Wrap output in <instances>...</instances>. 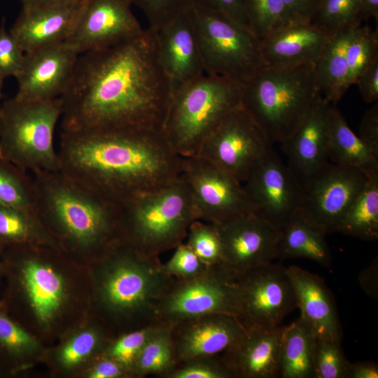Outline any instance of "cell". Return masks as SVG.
Masks as SVG:
<instances>
[{"instance_id": "1", "label": "cell", "mask_w": 378, "mask_h": 378, "mask_svg": "<svg viewBox=\"0 0 378 378\" xmlns=\"http://www.w3.org/2000/svg\"><path fill=\"white\" fill-rule=\"evenodd\" d=\"M172 97L155 29L78 56L61 96L62 130L138 127L162 130Z\"/></svg>"}, {"instance_id": "2", "label": "cell", "mask_w": 378, "mask_h": 378, "mask_svg": "<svg viewBox=\"0 0 378 378\" xmlns=\"http://www.w3.org/2000/svg\"><path fill=\"white\" fill-rule=\"evenodd\" d=\"M59 171L119 203L158 190L182 173L183 157L162 130L117 127L62 130Z\"/></svg>"}, {"instance_id": "3", "label": "cell", "mask_w": 378, "mask_h": 378, "mask_svg": "<svg viewBox=\"0 0 378 378\" xmlns=\"http://www.w3.org/2000/svg\"><path fill=\"white\" fill-rule=\"evenodd\" d=\"M1 259V300L13 318L46 346L90 316L88 266L49 244H6Z\"/></svg>"}, {"instance_id": "4", "label": "cell", "mask_w": 378, "mask_h": 378, "mask_svg": "<svg viewBox=\"0 0 378 378\" xmlns=\"http://www.w3.org/2000/svg\"><path fill=\"white\" fill-rule=\"evenodd\" d=\"M34 211L55 246L89 266L121 239V203L62 172L33 173Z\"/></svg>"}, {"instance_id": "5", "label": "cell", "mask_w": 378, "mask_h": 378, "mask_svg": "<svg viewBox=\"0 0 378 378\" xmlns=\"http://www.w3.org/2000/svg\"><path fill=\"white\" fill-rule=\"evenodd\" d=\"M90 316L113 335L158 323V309L175 278L159 256L122 239L88 266Z\"/></svg>"}, {"instance_id": "6", "label": "cell", "mask_w": 378, "mask_h": 378, "mask_svg": "<svg viewBox=\"0 0 378 378\" xmlns=\"http://www.w3.org/2000/svg\"><path fill=\"white\" fill-rule=\"evenodd\" d=\"M319 95L314 64L262 66L243 83L240 106L273 145L294 132Z\"/></svg>"}, {"instance_id": "7", "label": "cell", "mask_w": 378, "mask_h": 378, "mask_svg": "<svg viewBox=\"0 0 378 378\" xmlns=\"http://www.w3.org/2000/svg\"><path fill=\"white\" fill-rule=\"evenodd\" d=\"M195 220L190 188L181 174L161 189L121 203V239L146 254L159 256L183 243Z\"/></svg>"}, {"instance_id": "8", "label": "cell", "mask_w": 378, "mask_h": 378, "mask_svg": "<svg viewBox=\"0 0 378 378\" xmlns=\"http://www.w3.org/2000/svg\"><path fill=\"white\" fill-rule=\"evenodd\" d=\"M243 84L203 74L172 93L162 132L182 157L196 155L208 135L240 106Z\"/></svg>"}, {"instance_id": "9", "label": "cell", "mask_w": 378, "mask_h": 378, "mask_svg": "<svg viewBox=\"0 0 378 378\" xmlns=\"http://www.w3.org/2000/svg\"><path fill=\"white\" fill-rule=\"evenodd\" d=\"M61 98L43 102L15 97L0 108V159L32 173L59 170L54 134L62 114Z\"/></svg>"}, {"instance_id": "10", "label": "cell", "mask_w": 378, "mask_h": 378, "mask_svg": "<svg viewBox=\"0 0 378 378\" xmlns=\"http://www.w3.org/2000/svg\"><path fill=\"white\" fill-rule=\"evenodd\" d=\"M204 73L244 83L263 66L260 41L225 15L192 4Z\"/></svg>"}, {"instance_id": "11", "label": "cell", "mask_w": 378, "mask_h": 378, "mask_svg": "<svg viewBox=\"0 0 378 378\" xmlns=\"http://www.w3.org/2000/svg\"><path fill=\"white\" fill-rule=\"evenodd\" d=\"M234 279L221 265L192 278H175L159 304L158 321L174 326L213 314L238 317Z\"/></svg>"}, {"instance_id": "12", "label": "cell", "mask_w": 378, "mask_h": 378, "mask_svg": "<svg viewBox=\"0 0 378 378\" xmlns=\"http://www.w3.org/2000/svg\"><path fill=\"white\" fill-rule=\"evenodd\" d=\"M238 318L247 329L274 328L297 308L287 267L271 262L254 267L234 279Z\"/></svg>"}, {"instance_id": "13", "label": "cell", "mask_w": 378, "mask_h": 378, "mask_svg": "<svg viewBox=\"0 0 378 378\" xmlns=\"http://www.w3.org/2000/svg\"><path fill=\"white\" fill-rule=\"evenodd\" d=\"M242 185L251 212L278 230L302 207L303 187L272 145L256 160Z\"/></svg>"}, {"instance_id": "14", "label": "cell", "mask_w": 378, "mask_h": 378, "mask_svg": "<svg viewBox=\"0 0 378 378\" xmlns=\"http://www.w3.org/2000/svg\"><path fill=\"white\" fill-rule=\"evenodd\" d=\"M181 174L197 220L218 223L251 212L242 183L209 160L183 157Z\"/></svg>"}, {"instance_id": "15", "label": "cell", "mask_w": 378, "mask_h": 378, "mask_svg": "<svg viewBox=\"0 0 378 378\" xmlns=\"http://www.w3.org/2000/svg\"><path fill=\"white\" fill-rule=\"evenodd\" d=\"M270 145L272 144L239 106L208 135L197 155L242 183L254 162Z\"/></svg>"}, {"instance_id": "16", "label": "cell", "mask_w": 378, "mask_h": 378, "mask_svg": "<svg viewBox=\"0 0 378 378\" xmlns=\"http://www.w3.org/2000/svg\"><path fill=\"white\" fill-rule=\"evenodd\" d=\"M368 177L358 167L327 162L303 186L302 208L327 234L337 232Z\"/></svg>"}, {"instance_id": "17", "label": "cell", "mask_w": 378, "mask_h": 378, "mask_svg": "<svg viewBox=\"0 0 378 378\" xmlns=\"http://www.w3.org/2000/svg\"><path fill=\"white\" fill-rule=\"evenodd\" d=\"M214 224L222 246L221 266L233 276L277 258L279 230L253 213Z\"/></svg>"}, {"instance_id": "18", "label": "cell", "mask_w": 378, "mask_h": 378, "mask_svg": "<svg viewBox=\"0 0 378 378\" xmlns=\"http://www.w3.org/2000/svg\"><path fill=\"white\" fill-rule=\"evenodd\" d=\"M79 55L66 41L26 52L15 77L18 90L15 97L29 102L61 97L71 80Z\"/></svg>"}, {"instance_id": "19", "label": "cell", "mask_w": 378, "mask_h": 378, "mask_svg": "<svg viewBox=\"0 0 378 378\" xmlns=\"http://www.w3.org/2000/svg\"><path fill=\"white\" fill-rule=\"evenodd\" d=\"M127 0H86L66 42L79 55L111 46L139 35L144 29Z\"/></svg>"}, {"instance_id": "20", "label": "cell", "mask_w": 378, "mask_h": 378, "mask_svg": "<svg viewBox=\"0 0 378 378\" xmlns=\"http://www.w3.org/2000/svg\"><path fill=\"white\" fill-rule=\"evenodd\" d=\"M155 31L160 62L172 94L204 74L192 6Z\"/></svg>"}, {"instance_id": "21", "label": "cell", "mask_w": 378, "mask_h": 378, "mask_svg": "<svg viewBox=\"0 0 378 378\" xmlns=\"http://www.w3.org/2000/svg\"><path fill=\"white\" fill-rule=\"evenodd\" d=\"M247 332L237 316L225 314H209L176 323L172 326V337L177 363L218 356Z\"/></svg>"}, {"instance_id": "22", "label": "cell", "mask_w": 378, "mask_h": 378, "mask_svg": "<svg viewBox=\"0 0 378 378\" xmlns=\"http://www.w3.org/2000/svg\"><path fill=\"white\" fill-rule=\"evenodd\" d=\"M86 0H62L22 6L10 29L24 52L66 41L74 30Z\"/></svg>"}, {"instance_id": "23", "label": "cell", "mask_w": 378, "mask_h": 378, "mask_svg": "<svg viewBox=\"0 0 378 378\" xmlns=\"http://www.w3.org/2000/svg\"><path fill=\"white\" fill-rule=\"evenodd\" d=\"M113 337L98 320L90 316L57 342L47 346L41 364L52 378H81Z\"/></svg>"}, {"instance_id": "24", "label": "cell", "mask_w": 378, "mask_h": 378, "mask_svg": "<svg viewBox=\"0 0 378 378\" xmlns=\"http://www.w3.org/2000/svg\"><path fill=\"white\" fill-rule=\"evenodd\" d=\"M331 104L319 95L281 147L288 167L303 186L328 162V113Z\"/></svg>"}, {"instance_id": "25", "label": "cell", "mask_w": 378, "mask_h": 378, "mask_svg": "<svg viewBox=\"0 0 378 378\" xmlns=\"http://www.w3.org/2000/svg\"><path fill=\"white\" fill-rule=\"evenodd\" d=\"M284 326L249 328L246 335L219 357L238 378L279 377Z\"/></svg>"}, {"instance_id": "26", "label": "cell", "mask_w": 378, "mask_h": 378, "mask_svg": "<svg viewBox=\"0 0 378 378\" xmlns=\"http://www.w3.org/2000/svg\"><path fill=\"white\" fill-rule=\"evenodd\" d=\"M328 37L309 23H289L260 41L263 66L295 67L314 64Z\"/></svg>"}, {"instance_id": "27", "label": "cell", "mask_w": 378, "mask_h": 378, "mask_svg": "<svg viewBox=\"0 0 378 378\" xmlns=\"http://www.w3.org/2000/svg\"><path fill=\"white\" fill-rule=\"evenodd\" d=\"M292 281L300 318L316 336L342 342V330L333 295L325 281L298 266L287 267Z\"/></svg>"}, {"instance_id": "28", "label": "cell", "mask_w": 378, "mask_h": 378, "mask_svg": "<svg viewBox=\"0 0 378 378\" xmlns=\"http://www.w3.org/2000/svg\"><path fill=\"white\" fill-rule=\"evenodd\" d=\"M326 231L301 207L279 230L277 258L281 260L306 258L329 267L332 255L326 240Z\"/></svg>"}, {"instance_id": "29", "label": "cell", "mask_w": 378, "mask_h": 378, "mask_svg": "<svg viewBox=\"0 0 378 378\" xmlns=\"http://www.w3.org/2000/svg\"><path fill=\"white\" fill-rule=\"evenodd\" d=\"M9 314L0 299V370L13 377L41 364L46 349Z\"/></svg>"}, {"instance_id": "30", "label": "cell", "mask_w": 378, "mask_h": 378, "mask_svg": "<svg viewBox=\"0 0 378 378\" xmlns=\"http://www.w3.org/2000/svg\"><path fill=\"white\" fill-rule=\"evenodd\" d=\"M328 156L332 163L358 167L369 176L378 174V157L351 130L333 104L328 113Z\"/></svg>"}, {"instance_id": "31", "label": "cell", "mask_w": 378, "mask_h": 378, "mask_svg": "<svg viewBox=\"0 0 378 378\" xmlns=\"http://www.w3.org/2000/svg\"><path fill=\"white\" fill-rule=\"evenodd\" d=\"M355 27L328 37L314 64L319 94L330 104L335 105L349 88L346 48Z\"/></svg>"}, {"instance_id": "32", "label": "cell", "mask_w": 378, "mask_h": 378, "mask_svg": "<svg viewBox=\"0 0 378 378\" xmlns=\"http://www.w3.org/2000/svg\"><path fill=\"white\" fill-rule=\"evenodd\" d=\"M316 337L312 327L300 317L289 326H284L279 377L313 378Z\"/></svg>"}, {"instance_id": "33", "label": "cell", "mask_w": 378, "mask_h": 378, "mask_svg": "<svg viewBox=\"0 0 378 378\" xmlns=\"http://www.w3.org/2000/svg\"><path fill=\"white\" fill-rule=\"evenodd\" d=\"M338 232L365 241L378 239V174L368 177L345 214Z\"/></svg>"}, {"instance_id": "34", "label": "cell", "mask_w": 378, "mask_h": 378, "mask_svg": "<svg viewBox=\"0 0 378 378\" xmlns=\"http://www.w3.org/2000/svg\"><path fill=\"white\" fill-rule=\"evenodd\" d=\"M172 326L163 323L148 340L131 371V378L147 375L165 377L177 365L172 337Z\"/></svg>"}, {"instance_id": "35", "label": "cell", "mask_w": 378, "mask_h": 378, "mask_svg": "<svg viewBox=\"0 0 378 378\" xmlns=\"http://www.w3.org/2000/svg\"><path fill=\"white\" fill-rule=\"evenodd\" d=\"M0 239L6 245L38 244L55 246L34 211L2 204Z\"/></svg>"}, {"instance_id": "36", "label": "cell", "mask_w": 378, "mask_h": 378, "mask_svg": "<svg viewBox=\"0 0 378 378\" xmlns=\"http://www.w3.org/2000/svg\"><path fill=\"white\" fill-rule=\"evenodd\" d=\"M360 0H321L310 23L328 37L360 25Z\"/></svg>"}, {"instance_id": "37", "label": "cell", "mask_w": 378, "mask_h": 378, "mask_svg": "<svg viewBox=\"0 0 378 378\" xmlns=\"http://www.w3.org/2000/svg\"><path fill=\"white\" fill-rule=\"evenodd\" d=\"M0 204L34 211L32 177L29 176L27 172L1 159Z\"/></svg>"}, {"instance_id": "38", "label": "cell", "mask_w": 378, "mask_h": 378, "mask_svg": "<svg viewBox=\"0 0 378 378\" xmlns=\"http://www.w3.org/2000/svg\"><path fill=\"white\" fill-rule=\"evenodd\" d=\"M243 2L251 31L260 41L290 23L283 0H243Z\"/></svg>"}, {"instance_id": "39", "label": "cell", "mask_w": 378, "mask_h": 378, "mask_svg": "<svg viewBox=\"0 0 378 378\" xmlns=\"http://www.w3.org/2000/svg\"><path fill=\"white\" fill-rule=\"evenodd\" d=\"M163 323H155L113 337L102 355L119 363L127 370L131 378L132 369L143 347Z\"/></svg>"}, {"instance_id": "40", "label": "cell", "mask_w": 378, "mask_h": 378, "mask_svg": "<svg viewBox=\"0 0 378 378\" xmlns=\"http://www.w3.org/2000/svg\"><path fill=\"white\" fill-rule=\"evenodd\" d=\"M378 58V31L368 25L356 27L346 48L349 87L355 83L359 74Z\"/></svg>"}, {"instance_id": "41", "label": "cell", "mask_w": 378, "mask_h": 378, "mask_svg": "<svg viewBox=\"0 0 378 378\" xmlns=\"http://www.w3.org/2000/svg\"><path fill=\"white\" fill-rule=\"evenodd\" d=\"M186 238V244L206 266L222 265L220 239L214 223L194 220L188 227Z\"/></svg>"}, {"instance_id": "42", "label": "cell", "mask_w": 378, "mask_h": 378, "mask_svg": "<svg viewBox=\"0 0 378 378\" xmlns=\"http://www.w3.org/2000/svg\"><path fill=\"white\" fill-rule=\"evenodd\" d=\"M349 364L341 343L316 336L313 357V378H346Z\"/></svg>"}, {"instance_id": "43", "label": "cell", "mask_w": 378, "mask_h": 378, "mask_svg": "<svg viewBox=\"0 0 378 378\" xmlns=\"http://www.w3.org/2000/svg\"><path fill=\"white\" fill-rule=\"evenodd\" d=\"M145 15L149 27L158 30L190 8L193 0H127Z\"/></svg>"}, {"instance_id": "44", "label": "cell", "mask_w": 378, "mask_h": 378, "mask_svg": "<svg viewBox=\"0 0 378 378\" xmlns=\"http://www.w3.org/2000/svg\"><path fill=\"white\" fill-rule=\"evenodd\" d=\"M165 378H233L218 356L198 358L178 363Z\"/></svg>"}, {"instance_id": "45", "label": "cell", "mask_w": 378, "mask_h": 378, "mask_svg": "<svg viewBox=\"0 0 378 378\" xmlns=\"http://www.w3.org/2000/svg\"><path fill=\"white\" fill-rule=\"evenodd\" d=\"M163 266L169 275L176 279L196 276L209 267L183 242L175 248L173 255L167 262L163 263Z\"/></svg>"}, {"instance_id": "46", "label": "cell", "mask_w": 378, "mask_h": 378, "mask_svg": "<svg viewBox=\"0 0 378 378\" xmlns=\"http://www.w3.org/2000/svg\"><path fill=\"white\" fill-rule=\"evenodd\" d=\"M25 52L16 39L7 31L4 20L0 25V78L16 77L20 72Z\"/></svg>"}, {"instance_id": "47", "label": "cell", "mask_w": 378, "mask_h": 378, "mask_svg": "<svg viewBox=\"0 0 378 378\" xmlns=\"http://www.w3.org/2000/svg\"><path fill=\"white\" fill-rule=\"evenodd\" d=\"M193 4L219 12L252 32L243 0H193Z\"/></svg>"}, {"instance_id": "48", "label": "cell", "mask_w": 378, "mask_h": 378, "mask_svg": "<svg viewBox=\"0 0 378 378\" xmlns=\"http://www.w3.org/2000/svg\"><path fill=\"white\" fill-rule=\"evenodd\" d=\"M81 378H130L127 370L115 360L100 355L85 370Z\"/></svg>"}, {"instance_id": "49", "label": "cell", "mask_w": 378, "mask_h": 378, "mask_svg": "<svg viewBox=\"0 0 378 378\" xmlns=\"http://www.w3.org/2000/svg\"><path fill=\"white\" fill-rule=\"evenodd\" d=\"M359 138L378 157V104L365 113L358 128Z\"/></svg>"}, {"instance_id": "50", "label": "cell", "mask_w": 378, "mask_h": 378, "mask_svg": "<svg viewBox=\"0 0 378 378\" xmlns=\"http://www.w3.org/2000/svg\"><path fill=\"white\" fill-rule=\"evenodd\" d=\"M367 103L378 99V58L370 63L358 76L355 83Z\"/></svg>"}, {"instance_id": "51", "label": "cell", "mask_w": 378, "mask_h": 378, "mask_svg": "<svg viewBox=\"0 0 378 378\" xmlns=\"http://www.w3.org/2000/svg\"><path fill=\"white\" fill-rule=\"evenodd\" d=\"M290 23H309L321 0H283Z\"/></svg>"}, {"instance_id": "52", "label": "cell", "mask_w": 378, "mask_h": 378, "mask_svg": "<svg viewBox=\"0 0 378 378\" xmlns=\"http://www.w3.org/2000/svg\"><path fill=\"white\" fill-rule=\"evenodd\" d=\"M358 282L363 290L373 298L378 297V261L374 258L371 264L358 276Z\"/></svg>"}, {"instance_id": "53", "label": "cell", "mask_w": 378, "mask_h": 378, "mask_svg": "<svg viewBox=\"0 0 378 378\" xmlns=\"http://www.w3.org/2000/svg\"><path fill=\"white\" fill-rule=\"evenodd\" d=\"M378 365L372 361H361L351 363L347 368L346 378H377Z\"/></svg>"}, {"instance_id": "54", "label": "cell", "mask_w": 378, "mask_h": 378, "mask_svg": "<svg viewBox=\"0 0 378 378\" xmlns=\"http://www.w3.org/2000/svg\"><path fill=\"white\" fill-rule=\"evenodd\" d=\"M360 17L361 20L373 18L378 20V0H360Z\"/></svg>"}, {"instance_id": "55", "label": "cell", "mask_w": 378, "mask_h": 378, "mask_svg": "<svg viewBox=\"0 0 378 378\" xmlns=\"http://www.w3.org/2000/svg\"><path fill=\"white\" fill-rule=\"evenodd\" d=\"M22 6H36L53 4L62 0H19Z\"/></svg>"}, {"instance_id": "56", "label": "cell", "mask_w": 378, "mask_h": 378, "mask_svg": "<svg viewBox=\"0 0 378 378\" xmlns=\"http://www.w3.org/2000/svg\"><path fill=\"white\" fill-rule=\"evenodd\" d=\"M6 244L0 239V284L3 279V264L1 259V253L5 247Z\"/></svg>"}, {"instance_id": "57", "label": "cell", "mask_w": 378, "mask_h": 378, "mask_svg": "<svg viewBox=\"0 0 378 378\" xmlns=\"http://www.w3.org/2000/svg\"><path fill=\"white\" fill-rule=\"evenodd\" d=\"M9 377L7 374L0 370V378H7Z\"/></svg>"}, {"instance_id": "58", "label": "cell", "mask_w": 378, "mask_h": 378, "mask_svg": "<svg viewBox=\"0 0 378 378\" xmlns=\"http://www.w3.org/2000/svg\"><path fill=\"white\" fill-rule=\"evenodd\" d=\"M3 80L0 78V99L3 97L2 94Z\"/></svg>"}]
</instances>
